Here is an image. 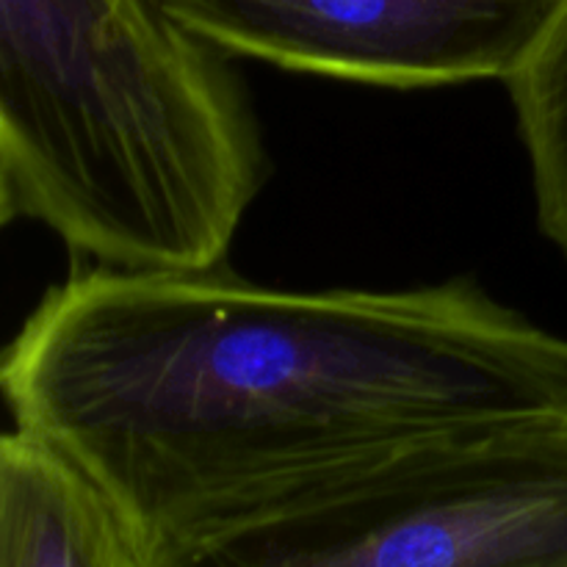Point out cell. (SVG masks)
<instances>
[{"mask_svg": "<svg viewBox=\"0 0 567 567\" xmlns=\"http://www.w3.org/2000/svg\"><path fill=\"white\" fill-rule=\"evenodd\" d=\"M532 166L540 230L567 258V0L507 81Z\"/></svg>", "mask_w": 567, "mask_h": 567, "instance_id": "obj_6", "label": "cell"}, {"mask_svg": "<svg viewBox=\"0 0 567 567\" xmlns=\"http://www.w3.org/2000/svg\"><path fill=\"white\" fill-rule=\"evenodd\" d=\"M131 540L138 567H567V410L424 437Z\"/></svg>", "mask_w": 567, "mask_h": 567, "instance_id": "obj_3", "label": "cell"}, {"mask_svg": "<svg viewBox=\"0 0 567 567\" xmlns=\"http://www.w3.org/2000/svg\"><path fill=\"white\" fill-rule=\"evenodd\" d=\"M0 567H138L111 498L17 426L0 441Z\"/></svg>", "mask_w": 567, "mask_h": 567, "instance_id": "obj_5", "label": "cell"}, {"mask_svg": "<svg viewBox=\"0 0 567 567\" xmlns=\"http://www.w3.org/2000/svg\"><path fill=\"white\" fill-rule=\"evenodd\" d=\"M227 55L388 89L504 81L559 0H153Z\"/></svg>", "mask_w": 567, "mask_h": 567, "instance_id": "obj_4", "label": "cell"}, {"mask_svg": "<svg viewBox=\"0 0 567 567\" xmlns=\"http://www.w3.org/2000/svg\"><path fill=\"white\" fill-rule=\"evenodd\" d=\"M17 430L131 535L465 426L567 410V338L480 282L280 291L225 266H86L3 352Z\"/></svg>", "mask_w": 567, "mask_h": 567, "instance_id": "obj_1", "label": "cell"}, {"mask_svg": "<svg viewBox=\"0 0 567 567\" xmlns=\"http://www.w3.org/2000/svg\"><path fill=\"white\" fill-rule=\"evenodd\" d=\"M230 55L153 0H0V216L125 271L225 266L269 177Z\"/></svg>", "mask_w": 567, "mask_h": 567, "instance_id": "obj_2", "label": "cell"}]
</instances>
